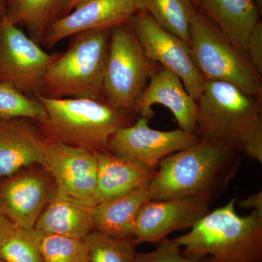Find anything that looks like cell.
I'll return each mask as SVG.
<instances>
[{
    "label": "cell",
    "mask_w": 262,
    "mask_h": 262,
    "mask_svg": "<svg viewBox=\"0 0 262 262\" xmlns=\"http://www.w3.org/2000/svg\"><path fill=\"white\" fill-rule=\"evenodd\" d=\"M192 1L194 2V3H198V2H199L200 0H192Z\"/></svg>",
    "instance_id": "35"
},
{
    "label": "cell",
    "mask_w": 262,
    "mask_h": 262,
    "mask_svg": "<svg viewBox=\"0 0 262 262\" xmlns=\"http://www.w3.org/2000/svg\"><path fill=\"white\" fill-rule=\"evenodd\" d=\"M67 0H8L5 18L12 24H21L29 37L41 43L45 33L61 13Z\"/></svg>",
    "instance_id": "21"
},
{
    "label": "cell",
    "mask_w": 262,
    "mask_h": 262,
    "mask_svg": "<svg viewBox=\"0 0 262 262\" xmlns=\"http://www.w3.org/2000/svg\"><path fill=\"white\" fill-rule=\"evenodd\" d=\"M253 1H254V3H256L257 6L261 7L262 0H253Z\"/></svg>",
    "instance_id": "33"
},
{
    "label": "cell",
    "mask_w": 262,
    "mask_h": 262,
    "mask_svg": "<svg viewBox=\"0 0 262 262\" xmlns=\"http://www.w3.org/2000/svg\"><path fill=\"white\" fill-rule=\"evenodd\" d=\"M46 110L41 120H34L43 137L99 152L108 151L114 134L133 124L126 114L104 100L91 98H52L34 95Z\"/></svg>",
    "instance_id": "3"
},
{
    "label": "cell",
    "mask_w": 262,
    "mask_h": 262,
    "mask_svg": "<svg viewBox=\"0 0 262 262\" xmlns=\"http://www.w3.org/2000/svg\"><path fill=\"white\" fill-rule=\"evenodd\" d=\"M83 1L84 0H67L63 10H62L61 16L68 14L76 6H77V5Z\"/></svg>",
    "instance_id": "31"
},
{
    "label": "cell",
    "mask_w": 262,
    "mask_h": 262,
    "mask_svg": "<svg viewBox=\"0 0 262 262\" xmlns=\"http://www.w3.org/2000/svg\"><path fill=\"white\" fill-rule=\"evenodd\" d=\"M3 215V206H2L1 194H0V215Z\"/></svg>",
    "instance_id": "34"
},
{
    "label": "cell",
    "mask_w": 262,
    "mask_h": 262,
    "mask_svg": "<svg viewBox=\"0 0 262 262\" xmlns=\"http://www.w3.org/2000/svg\"><path fill=\"white\" fill-rule=\"evenodd\" d=\"M211 203L194 196L151 200L138 213L134 239L158 244L176 231L191 229L210 211Z\"/></svg>",
    "instance_id": "13"
},
{
    "label": "cell",
    "mask_w": 262,
    "mask_h": 262,
    "mask_svg": "<svg viewBox=\"0 0 262 262\" xmlns=\"http://www.w3.org/2000/svg\"><path fill=\"white\" fill-rule=\"evenodd\" d=\"M189 29L191 56L206 81L227 82L262 98V76L211 20L194 10Z\"/></svg>",
    "instance_id": "6"
},
{
    "label": "cell",
    "mask_w": 262,
    "mask_h": 262,
    "mask_svg": "<svg viewBox=\"0 0 262 262\" xmlns=\"http://www.w3.org/2000/svg\"><path fill=\"white\" fill-rule=\"evenodd\" d=\"M139 262H208V258L188 256L173 239L165 238L151 252L139 253Z\"/></svg>",
    "instance_id": "27"
},
{
    "label": "cell",
    "mask_w": 262,
    "mask_h": 262,
    "mask_svg": "<svg viewBox=\"0 0 262 262\" xmlns=\"http://www.w3.org/2000/svg\"><path fill=\"white\" fill-rule=\"evenodd\" d=\"M155 104L163 105L173 113L179 128L195 134L198 103L178 76L160 65L138 98L134 114L150 120L155 115L151 107Z\"/></svg>",
    "instance_id": "15"
},
{
    "label": "cell",
    "mask_w": 262,
    "mask_h": 262,
    "mask_svg": "<svg viewBox=\"0 0 262 262\" xmlns=\"http://www.w3.org/2000/svg\"><path fill=\"white\" fill-rule=\"evenodd\" d=\"M246 53L248 61L262 76V23L260 20L250 34Z\"/></svg>",
    "instance_id": "28"
},
{
    "label": "cell",
    "mask_w": 262,
    "mask_h": 262,
    "mask_svg": "<svg viewBox=\"0 0 262 262\" xmlns=\"http://www.w3.org/2000/svg\"><path fill=\"white\" fill-rule=\"evenodd\" d=\"M4 0H0V24L5 16Z\"/></svg>",
    "instance_id": "32"
},
{
    "label": "cell",
    "mask_w": 262,
    "mask_h": 262,
    "mask_svg": "<svg viewBox=\"0 0 262 262\" xmlns=\"http://www.w3.org/2000/svg\"><path fill=\"white\" fill-rule=\"evenodd\" d=\"M57 55L44 51L4 16L0 24V82L34 97L40 93L46 70Z\"/></svg>",
    "instance_id": "8"
},
{
    "label": "cell",
    "mask_w": 262,
    "mask_h": 262,
    "mask_svg": "<svg viewBox=\"0 0 262 262\" xmlns=\"http://www.w3.org/2000/svg\"><path fill=\"white\" fill-rule=\"evenodd\" d=\"M202 9L236 49L247 58L250 34L259 21L253 0H200Z\"/></svg>",
    "instance_id": "18"
},
{
    "label": "cell",
    "mask_w": 262,
    "mask_h": 262,
    "mask_svg": "<svg viewBox=\"0 0 262 262\" xmlns=\"http://www.w3.org/2000/svg\"><path fill=\"white\" fill-rule=\"evenodd\" d=\"M42 168L32 165L0 179L3 215L18 228H34L56 190V183Z\"/></svg>",
    "instance_id": "11"
},
{
    "label": "cell",
    "mask_w": 262,
    "mask_h": 262,
    "mask_svg": "<svg viewBox=\"0 0 262 262\" xmlns=\"http://www.w3.org/2000/svg\"><path fill=\"white\" fill-rule=\"evenodd\" d=\"M239 208L244 209H252L262 214V192L250 194L238 203Z\"/></svg>",
    "instance_id": "30"
},
{
    "label": "cell",
    "mask_w": 262,
    "mask_h": 262,
    "mask_svg": "<svg viewBox=\"0 0 262 262\" xmlns=\"http://www.w3.org/2000/svg\"><path fill=\"white\" fill-rule=\"evenodd\" d=\"M40 165L51 176L57 187L71 196L95 206L96 152L47 141Z\"/></svg>",
    "instance_id": "14"
},
{
    "label": "cell",
    "mask_w": 262,
    "mask_h": 262,
    "mask_svg": "<svg viewBox=\"0 0 262 262\" xmlns=\"http://www.w3.org/2000/svg\"><path fill=\"white\" fill-rule=\"evenodd\" d=\"M190 0H146L145 10L162 28L177 36L190 47Z\"/></svg>",
    "instance_id": "22"
},
{
    "label": "cell",
    "mask_w": 262,
    "mask_h": 262,
    "mask_svg": "<svg viewBox=\"0 0 262 262\" xmlns=\"http://www.w3.org/2000/svg\"><path fill=\"white\" fill-rule=\"evenodd\" d=\"M46 142L31 119L0 121V179L21 169L41 165Z\"/></svg>",
    "instance_id": "16"
},
{
    "label": "cell",
    "mask_w": 262,
    "mask_h": 262,
    "mask_svg": "<svg viewBox=\"0 0 262 262\" xmlns=\"http://www.w3.org/2000/svg\"><path fill=\"white\" fill-rule=\"evenodd\" d=\"M89 262H139L136 239L120 238L93 230L83 239Z\"/></svg>",
    "instance_id": "23"
},
{
    "label": "cell",
    "mask_w": 262,
    "mask_h": 262,
    "mask_svg": "<svg viewBox=\"0 0 262 262\" xmlns=\"http://www.w3.org/2000/svg\"><path fill=\"white\" fill-rule=\"evenodd\" d=\"M239 155L222 143L200 139L160 162L147 186L151 200L194 196L211 203L235 177Z\"/></svg>",
    "instance_id": "1"
},
{
    "label": "cell",
    "mask_w": 262,
    "mask_h": 262,
    "mask_svg": "<svg viewBox=\"0 0 262 262\" xmlns=\"http://www.w3.org/2000/svg\"><path fill=\"white\" fill-rule=\"evenodd\" d=\"M43 233L36 229H15L9 241L0 248L5 262H44L40 244Z\"/></svg>",
    "instance_id": "25"
},
{
    "label": "cell",
    "mask_w": 262,
    "mask_h": 262,
    "mask_svg": "<svg viewBox=\"0 0 262 262\" xmlns=\"http://www.w3.org/2000/svg\"><path fill=\"white\" fill-rule=\"evenodd\" d=\"M237 200L210 211L187 233L173 239L188 256L208 262H261L262 214L241 215Z\"/></svg>",
    "instance_id": "4"
},
{
    "label": "cell",
    "mask_w": 262,
    "mask_h": 262,
    "mask_svg": "<svg viewBox=\"0 0 262 262\" xmlns=\"http://www.w3.org/2000/svg\"><path fill=\"white\" fill-rule=\"evenodd\" d=\"M14 224L12 223L5 215H0V248L12 237L15 229Z\"/></svg>",
    "instance_id": "29"
},
{
    "label": "cell",
    "mask_w": 262,
    "mask_h": 262,
    "mask_svg": "<svg viewBox=\"0 0 262 262\" xmlns=\"http://www.w3.org/2000/svg\"><path fill=\"white\" fill-rule=\"evenodd\" d=\"M196 103L199 139L222 143L262 163V98L227 82L207 81Z\"/></svg>",
    "instance_id": "2"
},
{
    "label": "cell",
    "mask_w": 262,
    "mask_h": 262,
    "mask_svg": "<svg viewBox=\"0 0 262 262\" xmlns=\"http://www.w3.org/2000/svg\"><path fill=\"white\" fill-rule=\"evenodd\" d=\"M97 155V182L95 205L139 188L147 187L155 172L108 151Z\"/></svg>",
    "instance_id": "19"
},
{
    "label": "cell",
    "mask_w": 262,
    "mask_h": 262,
    "mask_svg": "<svg viewBox=\"0 0 262 262\" xmlns=\"http://www.w3.org/2000/svg\"><path fill=\"white\" fill-rule=\"evenodd\" d=\"M40 249L44 262H89L87 246L82 239L43 234Z\"/></svg>",
    "instance_id": "26"
},
{
    "label": "cell",
    "mask_w": 262,
    "mask_h": 262,
    "mask_svg": "<svg viewBox=\"0 0 262 262\" xmlns=\"http://www.w3.org/2000/svg\"><path fill=\"white\" fill-rule=\"evenodd\" d=\"M159 66L146 56L130 26L110 29L103 100L134 119L136 101Z\"/></svg>",
    "instance_id": "7"
},
{
    "label": "cell",
    "mask_w": 262,
    "mask_h": 262,
    "mask_svg": "<svg viewBox=\"0 0 262 262\" xmlns=\"http://www.w3.org/2000/svg\"><path fill=\"white\" fill-rule=\"evenodd\" d=\"M151 201L147 187L100 202L94 206V229L120 238H134L138 213Z\"/></svg>",
    "instance_id": "20"
},
{
    "label": "cell",
    "mask_w": 262,
    "mask_h": 262,
    "mask_svg": "<svg viewBox=\"0 0 262 262\" xmlns=\"http://www.w3.org/2000/svg\"><path fill=\"white\" fill-rule=\"evenodd\" d=\"M149 122L139 117L134 123L117 131L108 142V152L155 171L162 160L200 139L194 133L180 128L155 130L149 127Z\"/></svg>",
    "instance_id": "10"
},
{
    "label": "cell",
    "mask_w": 262,
    "mask_h": 262,
    "mask_svg": "<svg viewBox=\"0 0 262 262\" xmlns=\"http://www.w3.org/2000/svg\"><path fill=\"white\" fill-rule=\"evenodd\" d=\"M145 3L146 0H84L51 24L40 44L51 48L80 33L125 25L138 12L145 10Z\"/></svg>",
    "instance_id": "12"
},
{
    "label": "cell",
    "mask_w": 262,
    "mask_h": 262,
    "mask_svg": "<svg viewBox=\"0 0 262 262\" xmlns=\"http://www.w3.org/2000/svg\"><path fill=\"white\" fill-rule=\"evenodd\" d=\"M129 24L146 56L178 76L196 101L207 81L193 61L190 47L162 28L145 11L138 12Z\"/></svg>",
    "instance_id": "9"
},
{
    "label": "cell",
    "mask_w": 262,
    "mask_h": 262,
    "mask_svg": "<svg viewBox=\"0 0 262 262\" xmlns=\"http://www.w3.org/2000/svg\"><path fill=\"white\" fill-rule=\"evenodd\" d=\"M0 262H5V261H3V260H2L1 258H0Z\"/></svg>",
    "instance_id": "36"
},
{
    "label": "cell",
    "mask_w": 262,
    "mask_h": 262,
    "mask_svg": "<svg viewBox=\"0 0 262 262\" xmlns=\"http://www.w3.org/2000/svg\"><path fill=\"white\" fill-rule=\"evenodd\" d=\"M46 110L35 97L22 94L10 84L0 82V121L16 118L41 120Z\"/></svg>",
    "instance_id": "24"
},
{
    "label": "cell",
    "mask_w": 262,
    "mask_h": 262,
    "mask_svg": "<svg viewBox=\"0 0 262 262\" xmlns=\"http://www.w3.org/2000/svg\"><path fill=\"white\" fill-rule=\"evenodd\" d=\"M110 39V29L72 36L67 51L58 53L48 67L39 94L52 98L103 100Z\"/></svg>",
    "instance_id": "5"
},
{
    "label": "cell",
    "mask_w": 262,
    "mask_h": 262,
    "mask_svg": "<svg viewBox=\"0 0 262 262\" xmlns=\"http://www.w3.org/2000/svg\"><path fill=\"white\" fill-rule=\"evenodd\" d=\"M94 206L67 194L57 187L36 222L34 229L83 241L94 230Z\"/></svg>",
    "instance_id": "17"
}]
</instances>
